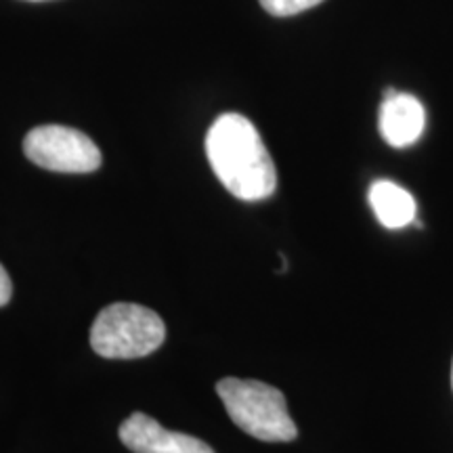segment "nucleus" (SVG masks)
<instances>
[{
    "mask_svg": "<svg viewBox=\"0 0 453 453\" xmlns=\"http://www.w3.org/2000/svg\"><path fill=\"white\" fill-rule=\"evenodd\" d=\"M206 156L220 183L243 202L275 194L277 170L254 124L242 113H223L206 134Z\"/></svg>",
    "mask_w": 453,
    "mask_h": 453,
    "instance_id": "obj_1",
    "label": "nucleus"
},
{
    "mask_svg": "<svg viewBox=\"0 0 453 453\" xmlns=\"http://www.w3.org/2000/svg\"><path fill=\"white\" fill-rule=\"evenodd\" d=\"M217 393L231 420L250 437L265 443H290L298 437L286 396L271 384L225 378L217 384Z\"/></svg>",
    "mask_w": 453,
    "mask_h": 453,
    "instance_id": "obj_2",
    "label": "nucleus"
},
{
    "mask_svg": "<svg viewBox=\"0 0 453 453\" xmlns=\"http://www.w3.org/2000/svg\"><path fill=\"white\" fill-rule=\"evenodd\" d=\"M164 338L162 317L133 303L107 304L90 327V347L105 359H139L160 349Z\"/></svg>",
    "mask_w": 453,
    "mask_h": 453,
    "instance_id": "obj_3",
    "label": "nucleus"
},
{
    "mask_svg": "<svg viewBox=\"0 0 453 453\" xmlns=\"http://www.w3.org/2000/svg\"><path fill=\"white\" fill-rule=\"evenodd\" d=\"M24 154L36 166L53 173L84 174L101 166V151L95 141L61 124L32 128L24 139Z\"/></svg>",
    "mask_w": 453,
    "mask_h": 453,
    "instance_id": "obj_4",
    "label": "nucleus"
},
{
    "mask_svg": "<svg viewBox=\"0 0 453 453\" xmlns=\"http://www.w3.org/2000/svg\"><path fill=\"white\" fill-rule=\"evenodd\" d=\"M118 434L134 453H214L202 439L166 430L160 422L141 411L127 418Z\"/></svg>",
    "mask_w": 453,
    "mask_h": 453,
    "instance_id": "obj_5",
    "label": "nucleus"
},
{
    "mask_svg": "<svg viewBox=\"0 0 453 453\" xmlns=\"http://www.w3.org/2000/svg\"><path fill=\"white\" fill-rule=\"evenodd\" d=\"M426 113L420 101L410 93L388 88L380 107V134L390 147H410L422 137Z\"/></svg>",
    "mask_w": 453,
    "mask_h": 453,
    "instance_id": "obj_6",
    "label": "nucleus"
},
{
    "mask_svg": "<svg viewBox=\"0 0 453 453\" xmlns=\"http://www.w3.org/2000/svg\"><path fill=\"white\" fill-rule=\"evenodd\" d=\"M370 206L376 219L387 229H401L413 223L418 212V203L410 191L393 180H376L370 187Z\"/></svg>",
    "mask_w": 453,
    "mask_h": 453,
    "instance_id": "obj_7",
    "label": "nucleus"
},
{
    "mask_svg": "<svg viewBox=\"0 0 453 453\" xmlns=\"http://www.w3.org/2000/svg\"><path fill=\"white\" fill-rule=\"evenodd\" d=\"M260 7H263L267 13L275 17H290L296 13H303V11L313 9L317 4H321L324 0H258Z\"/></svg>",
    "mask_w": 453,
    "mask_h": 453,
    "instance_id": "obj_8",
    "label": "nucleus"
},
{
    "mask_svg": "<svg viewBox=\"0 0 453 453\" xmlns=\"http://www.w3.org/2000/svg\"><path fill=\"white\" fill-rule=\"evenodd\" d=\"M11 296H13V283H11L7 269L0 265V307H4L11 300Z\"/></svg>",
    "mask_w": 453,
    "mask_h": 453,
    "instance_id": "obj_9",
    "label": "nucleus"
},
{
    "mask_svg": "<svg viewBox=\"0 0 453 453\" xmlns=\"http://www.w3.org/2000/svg\"><path fill=\"white\" fill-rule=\"evenodd\" d=\"M30 3H41V0H30Z\"/></svg>",
    "mask_w": 453,
    "mask_h": 453,
    "instance_id": "obj_10",
    "label": "nucleus"
}]
</instances>
